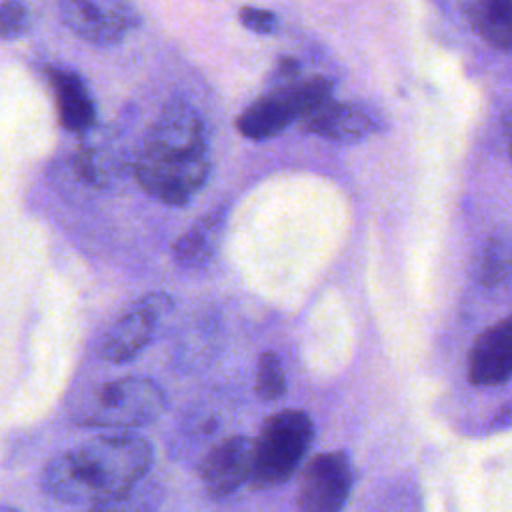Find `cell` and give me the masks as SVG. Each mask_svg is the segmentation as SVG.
<instances>
[{
  "instance_id": "1",
  "label": "cell",
  "mask_w": 512,
  "mask_h": 512,
  "mask_svg": "<svg viewBox=\"0 0 512 512\" xmlns=\"http://www.w3.org/2000/svg\"><path fill=\"white\" fill-rule=\"evenodd\" d=\"M134 178L152 198L186 204L210 174L204 122L184 102H170L150 126L132 164Z\"/></svg>"
},
{
  "instance_id": "2",
  "label": "cell",
  "mask_w": 512,
  "mask_h": 512,
  "mask_svg": "<svg viewBox=\"0 0 512 512\" xmlns=\"http://www.w3.org/2000/svg\"><path fill=\"white\" fill-rule=\"evenodd\" d=\"M152 460L146 438L100 436L54 456L42 472V486L60 502L98 506L142 482Z\"/></svg>"
},
{
  "instance_id": "3",
  "label": "cell",
  "mask_w": 512,
  "mask_h": 512,
  "mask_svg": "<svg viewBox=\"0 0 512 512\" xmlns=\"http://www.w3.org/2000/svg\"><path fill=\"white\" fill-rule=\"evenodd\" d=\"M314 440V424L304 410L272 414L252 440L250 486L258 490L288 482L304 462Z\"/></svg>"
},
{
  "instance_id": "4",
  "label": "cell",
  "mask_w": 512,
  "mask_h": 512,
  "mask_svg": "<svg viewBox=\"0 0 512 512\" xmlns=\"http://www.w3.org/2000/svg\"><path fill=\"white\" fill-rule=\"evenodd\" d=\"M166 408L162 390L148 378L124 376L98 386L80 406L78 422L104 428H138L154 422Z\"/></svg>"
},
{
  "instance_id": "5",
  "label": "cell",
  "mask_w": 512,
  "mask_h": 512,
  "mask_svg": "<svg viewBox=\"0 0 512 512\" xmlns=\"http://www.w3.org/2000/svg\"><path fill=\"white\" fill-rule=\"evenodd\" d=\"M328 98H332V82L326 78L290 80L286 86L252 102L238 118V132L250 140L272 138Z\"/></svg>"
},
{
  "instance_id": "6",
  "label": "cell",
  "mask_w": 512,
  "mask_h": 512,
  "mask_svg": "<svg viewBox=\"0 0 512 512\" xmlns=\"http://www.w3.org/2000/svg\"><path fill=\"white\" fill-rule=\"evenodd\" d=\"M352 462L332 450L314 456L300 472L296 512H342L352 492Z\"/></svg>"
},
{
  "instance_id": "7",
  "label": "cell",
  "mask_w": 512,
  "mask_h": 512,
  "mask_svg": "<svg viewBox=\"0 0 512 512\" xmlns=\"http://www.w3.org/2000/svg\"><path fill=\"white\" fill-rule=\"evenodd\" d=\"M172 308L168 294L154 292L134 300L110 326L102 342V356L114 364L134 360L154 338L160 318Z\"/></svg>"
},
{
  "instance_id": "8",
  "label": "cell",
  "mask_w": 512,
  "mask_h": 512,
  "mask_svg": "<svg viewBox=\"0 0 512 512\" xmlns=\"http://www.w3.org/2000/svg\"><path fill=\"white\" fill-rule=\"evenodd\" d=\"M60 16L78 38L94 46L116 44L138 24L130 0H60Z\"/></svg>"
},
{
  "instance_id": "9",
  "label": "cell",
  "mask_w": 512,
  "mask_h": 512,
  "mask_svg": "<svg viewBox=\"0 0 512 512\" xmlns=\"http://www.w3.org/2000/svg\"><path fill=\"white\" fill-rule=\"evenodd\" d=\"M252 474V438L230 436L216 444L200 462L198 476L212 498L236 492Z\"/></svg>"
},
{
  "instance_id": "10",
  "label": "cell",
  "mask_w": 512,
  "mask_h": 512,
  "mask_svg": "<svg viewBox=\"0 0 512 512\" xmlns=\"http://www.w3.org/2000/svg\"><path fill=\"white\" fill-rule=\"evenodd\" d=\"M512 372V324L508 318L476 336L468 354V380L474 386H500Z\"/></svg>"
},
{
  "instance_id": "11",
  "label": "cell",
  "mask_w": 512,
  "mask_h": 512,
  "mask_svg": "<svg viewBox=\"0 0 512 512\" xmlns=\"http://www.w3.org/2000/svg\"><path fill=\"white\" fill-rule=\"evenodd\" d=\"M304 128L332 142H358L378 130L372 114L356 104L328 98L302 118Z\"/></svg>"
},
{
  "instance_id": "12",
  "label": "cell",
  "mask_w": 512,
  "mask_h": 512,
  "mask_svg": "<svg viewBox=\"0 0 512 512\" xmlns=\"http://www.w3.org/2000/svg\"><path fill=\"white\" fill-rule=\"evenodd\" d=\"M60 124L70 132H84L96 120V108L84 80L66 68H48Z\"/></svg>"
},
{
  "instance_id": "13",
  "label": "cell",
  "mask_w": 512,
  "mask_h": 512,
  "mask_svg": "<svg viewBox=\"0 0 512 512\" xmlns=\"http://www.w3.org/2000/svg\"><path fill=\"white\" fill-rule=\"evenodd\" d=\"M224 212L216 210L200 218L190 230H186L172 248L178 266L196 270L206 266L218 252L224 232Z\"/></svg>"
},
{
  "instance_id": "14",
  "label": "cell",
  "mask_w": 512,
  "mask_h": 512,
  "mask_svg": "<svg viewBox=\"0 0 512 512\" xmlns=\"http://www.w3.org/2000/svg\"><path fill=\"white\" fill-rule=\"evenodd\" d=\"M474 32L492 48L508 52L512 36V0H464Z\"/></svg>"
},
{
  "instance_id": "15",
  "label": "cell",
  "mask_w": 512,
  "mask_h": 512,
  "mask_svg": "<svg viewBox=\"0 0 512 512\" xmlns=\"http://www.w3.org/2000/svg\"><path fill=\"white\" fill-rule=\"evenodd\" d=\"M508 270H510V250H508V242L506 238L500 236H492L476 262V278L480 284L492 288L502 284L508 278Z\"/></svg>"
},
{
  "instance_id": "16",
  "label": "cell",
  "mask_w": 512,
  "mask_h": 512,
  "mask_svg": "<svg viewBox=\"0 0 512 512\" xmlns=\"http://www.w3.org/2000/svg\"><path fill=\"white\" fill-rule=\"evenodd\" d=\"M256 394L264 402L280 400L286 394V374L280 362V356L272 350L262 352L256 368Z\"/></svg>"
},
{
  "instance_id": "17",
  "label": "cell",
  "mask_w": 512,
  "mask_h": 512,
  "mask_svg": "<svg viewBox=\"0 0 512 512\" xmlns=\"http://www.w3.org/2000/svg\"><path fill=\"white\" fill-rule=\"evenodd\" d=\"M142 482H138L134 488L114 500L92 506V512H148V508L156 506L158 496L156 492H152V488H144Z\"/></svg>"
},
{
  "instance_id": "18",
  "label": "cell",
  "mask_w": 512,
  "mask_h": 512,
  "mask_svg": "<svg viewBox=\"0 0 512 512\" xmlns=\"http://www.w3.org/2000/svg\"><path fill=\"white\" fill-rule=\"evenodd\" d=\"M28 30V6L24 0L0 2V38L14 40Z\"/></svg>"
},
{
  "instance_id": "19",
  "label": "cell",
  "mask_w": 512,
  "mask_h": 512,
  "mask_svg": "<svg viewBox=\"0 0 512 512\" xmlns=\"http://www.w3.org/2000/svg\"><path fill=\"white\" fill-rule=\"evenodd\" d=\"M238 18H240V22L248 30H252L256 34H274L276 28H278L276 14L270 12V10H262V8H254V6H244L238 12Z\"/></svg>"
},
{
  "instance_id": "20",
  "label": "cell",
  "mask_w": 512,
  "mask_h": 512,
  "mask_svg": "<svg viewBox=\"0 0 512 512\" xmlns=\"http://www.w3.org/2000/svg\"><path fill=\"white\" fill-rule=\"evenodd\" d=\"M0 512H18V510H14L10 506H0Z\"/></svg>"
}]
</instances>
